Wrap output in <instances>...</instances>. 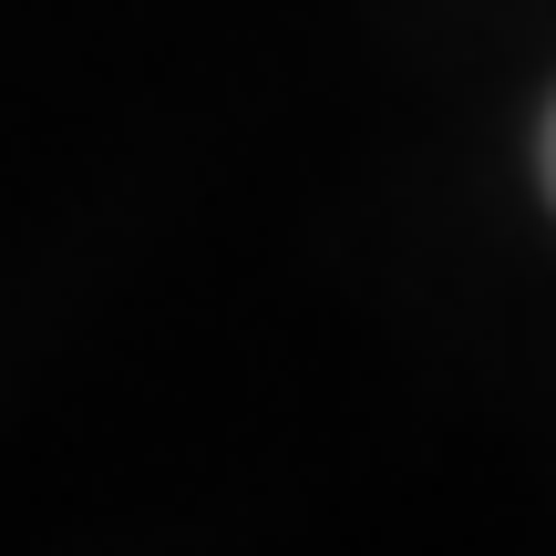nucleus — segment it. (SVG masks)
<instances>
[{"mask_svg":"<svg viewBox=\"0 0 556 556\" xmlns=\"http://www.w3.org/2000/svg\"><path fill=\"white\" fill-rule=\"evenodd\" d=\"M546 186H556V114H546Z\"/></svg>","mask_w":556,"mask_h":556,"instance_id":"obj_1","label":"nucleus"}]
</instances>
